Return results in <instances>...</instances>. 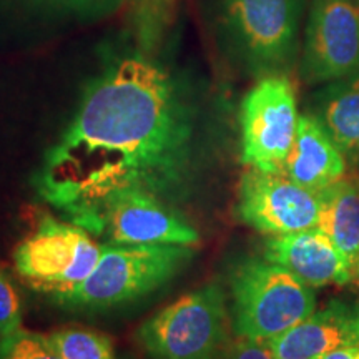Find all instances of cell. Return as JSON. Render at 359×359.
<instances>
[{"mask_svg": "<svg viewBox=\"0 0 359 359\" xmlns=\"http://www.w3.org/2000/svg\"><path fill=\"white\" fill-rule=\"evenodd\" d=\"M233 330L241 338L271 341L316 309L311 286L269 259L251 258L230 280Z\"/></svg>", "mask_w": 359, "mask_h": 359, "instance_id": "4", "label": "cell"}, {"mask_svg": "<svg viewBox=\"0 0 359 359\" xmlns=\"http://www.w3.org/2000/svg\"><path fill=\"white\" fill-rule=\"evenodd\" d=\"M0 359H60V356L48 336L19 327L11 334L0 336Z\"/></svg>", "mask_w": 359, "mask_h": 359, "instance_id": "17", "label": "cell"}, {"mask_svg": "<svg viewBox=\"0 0 359 359\" xmlns=\"http://www.w3.org/2000/svg\"><path fill=\"white\" fill-rule=\"evenodd\" d=\"M102 245L79 224L45 217L13 251L17 275L50 298L77 290L100 258Z\"/></svg>", "mask_w": 359, "mask_h": 359, "instance_id": "6", "label": "cell"}, {"mask_svg": "<svg viewBox=\"0 0 359 359\" xmlns=\"http://www.w3.org/2000/svg\"><path fill=\"white\" fill-rule=\"evenodd\" d=\"M107 245L195 246L200 235L172 203L143 190H123L107 196L82 224Z\"/></svg>", "mask_w": 359, "mask_h": 359, "instance_id": "8", "label": "cell"}, {"mask_svg": "<svg viewBox=\"0 0 359 359\" xmlns=\"http://www.w3.org/2000/svg\"><path fill=\"white\" fill-rule=\"evenodd\" d=\"M321 359H359V343L334 349V351L327 353Z\"/></svg>", "mask_w": 359, "mask_h": 359, "instance_id": "21", "label": "cell"}, {"mask_svg": "<svg viewBox=\"0 0 359 359\" xmlns=\"http://www.w3.org/2000/svg\"><path fill=\"white\" fill-rule=\"evenodd\" d=\"M318 196L320 219L316 228L331 238L354 271L359 258V182L344 177Z\"/></svg>", "mask_w": 359, "mask_h": 359, "instance_id": "15", "label": "cell"}, {"mask_svg": "<svg viewBox=\"0 0 359 359\" xmlns=\"http://www.w3.org/2000/svg\"><path fill=\"white\" fill-rule=\"evenodd\" d=\"M353 280H356V281H358V285H359V258H358L356 266H354V271H353Z\"/></svg>", "mask_w": 359, "mask_h": 359, "instance_id": "23", "label": "cell"}, {"mask_svg": "<svg viewBox=\"0 0 359 359\" xmlns=\"http://www.w3.org/2000/svg\"><path fill=\"white\" fill-rule=\"evenodd\" d=\"M293 83L286 75L262 77L241 102V161L248 168L281 173L298 128Z\"/></svg>", "mask_w": 359, "mask_h": 359, "instance_id": "7", "label": "cell"}, {"mask_svg": "<svg viewBox=\"0 0 359 359\" xmlns=\"http://www.w3.org/2000/svg\"><path fill=\"white\" fill-rule=\"evenodd\" d=\"M22 327L20 296L11 278L0 264V336Z\"/></svg>", "mask_w": 359, "mask_h": 359, "instance_id": "19", "label": "cell"}, {"mask_svg": "<svg viewBox=\"0 0 359 359\" xmlns=\"http://www.w3.org/2000/svg\"><path fill=\"white\" fill-rule=\"evenodd\" d=\"M195 110L172 74L150 57H125L85 90L35 187L79 226L123 190L175 203L195 177Z\"/></svg>", "mask_w": 359, "mask_h": 359, "instance_id": "1", "label": "cell"}, {"mask_svg": "<svg viewBox=\"0 0 359 359\" xmlns=\"http://www.w3.org/2000/svg\"><path fill=\"white\" fill-rule=\"evenodd\" d=\"M281 173L316 195L346 177V158L314 115H299Z\"/></svg>", "mask_w": 359, "mask_h": 359, "instance_id": "13", "label": "cell"}, {"mask_svg": "<svg viewBox=\"0 0 359 359\" xmlns=\"http://www.w3.org/2000/svg\"><path fill=\"white\" fill-rule=\"evenodd\" d=\"M354 343H359V304L338 299L268 341L276 359H321Z\"/></svg>", "mask_w": 359, "mask_h": 359, "instance_id": "12", "label": "cell"}, {"mask_svg": "<svg viewBox=\"0 0 359 359\" xmlns=\"http://www.w3.org/2000/svg\"><path fill=\"white\" fill-rule=\"evenodd\" d=\"M264 258L281 264L311 288L353 281V268L346 257L318 228L269 236Z\"/></svg>", "mask_w": 359, "mask_h": 359, "instance_id": "11", "label": "cell"}, {"mask_svg": "<svg viewBox=\"0 0 359 359\" xmlns=\"http://www.w3.org/2000/svg\"><path fill=\"white\" fill-rule=\"evenodd\" d=\"M193 255L191 246L105 243L87 280L77 290L52 299L75 311L130 303L167 285Z\"/></svg>", "mask_w": 359, "mask_h": 359, "instance_id": "2", "label": "cell"}, {"mask_svg": "<svg viewBox=\"0 0 359 359\" xmlns=\"http://www.w3.org/2000/svg\"><path fill=\"white\" fill-rule=\"evenodd\" d=\"M238 217L269 236L311 230L320 219V196L283 173L248 168L238 190Z\"/></svg>", "mask_w": 359, "mask_h": 359, "instance_id": "10", "label": "cell"}, {"mask_svg": "<svg viewBox=\"0 0 359 359\" xmlns=\"http://www.w3.org/2000/svg\"><path fill=\"white\" fill-rule=\"evenodd\" d=\"M226 359H276L266 341L241 338L230 348Z\"/></svg>", "mask_w": 359, "mask_h": 359, "instance_id": "20", "label": "cell"}, {"mask_svg": "<svg viewBox=\"0 0 359 359\" xmlns=\"http://www.w3.org/2000/svg\"><path fill=\"white\" fill-rule=\"evenodd\" d=\"M308 0H219V30L246 69L285 75L302 45Z\"/></svg>", "mask_w": 359, "mask_h": 359, "instance_id": "3", "label": "cell"}, {"mask_svg": "<svg viewBox=\"0 0 359 359\" xmlns=\"http://www.w3.org/2000/svg\"><path fill=\"white\" fill-rule=\"evenodd\" d=\"M45 4H53V6L62 7H87L93 2H100V0H40Z\"/></svg>", "mask_w": 359, "mask_h": 359, "instance_id": "22", "label": "cell"}, {"mask_svg": "<svg viewBox=\"0 0 359 359\" xmlns=\"http://www.w3.org/2000/svg\"><path fill=\"white\" fill-rule=\"evenodd\" d=\"M150 359H218L228 338V311L218 285L183 294L137 331Z\"/></svg>", "mask_w": 359, "mask_h": 359, "instance_id": "5", "label": "cell"}, {"mask_svg": "<svg viewBox=\"0 0 359 359\" xmlns=\"http://www.w3.org/2000/svg\"><path fill=\"white\" fill-rule=\"evenodd\" d=\"M359 74V0H311L304 22L302 77L331 83Z\"/></svg>", "mask_w": 359, "mask_h": 359, "instance_id": "9", "label": "cell"}, {"mask_svg": "<svg viewBox=\"0 0 359 359\" xmlns=\"http://www.w3.org/2000/svg\"><path fill=\"white\" fill-rule=\"evenodd\" d=\"M60 359H115L109 336L85 327H62L48 334Z\"/></svg>", "mask_w": 359, "mask_h": 359, "instance_id": "16", "label": "cell"}, {"mask_svg": "<svg viewBox=\"0 0 359 359\" xmlns=\"http://www.w3.org/2000/svg\"><path fill=\"white\" fill-rule=\"evenodd\" d=\"M132 2L138 34L145 45L160 39L172 15L175 0H128Z\"/></svg>", "mask_w": 359, "mask_h": 359, "instance_id": "18", "label": "cell"}, {"mask_svg": "<svg viewBox=\"0 0 359 359\" xmlns=\"http://www.w3.org/2000/svg\"><path fill=\"white\" fill-rule=\"evenodd\" d=\"M314 116L346 161L359 167V74L327 83L318 95Z\"/></svg>", "mask_w": 359, "mask_h": 359, "instance_id": "14", "label": "cell"}]
</instances>
